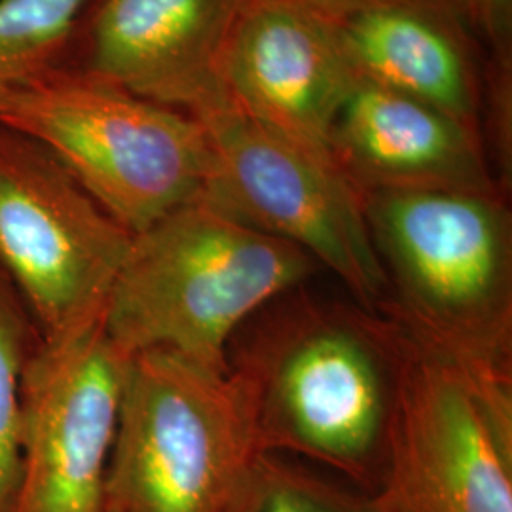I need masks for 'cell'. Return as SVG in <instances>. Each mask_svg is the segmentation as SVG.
<instances>
[{
  "label": "cell",
  "instance_id": "obj_6",
  "mask_svg": "<svg viewBox=\"0 0 512 512\" xmlns=\"http://www.w3.org/2000/svg\"><path fill=\"white\" fill-rule=\"evenodd\" d=\"M131 241L48 148L0 120V272L40 342L103 319Z\"/></svg>",
  "mask_w": 512,
  "mask_h": 512
},
{
  "label": "cell",
  "instance_id": "obj_1",
  "mask_svg": "<svg viewBox=\"0 0 512 512\" xmlns=\"http://www.w3.org/2000/svg\"><path fill=\"white\" fill-rule=\"evenodd\" d=\"M230 353L262 454L310 459L378 494L403 370L404 329L382 311L302 287L256 315Z\"/></svg>",
  "mask_w": 512,
  "mask_h": 512
},
{
  "label": "cell",
  "instance_id": "obj_9",
  "mask_svg": "<svg viewBox=\"0 0 512 512\" xmlns=\"http://www.w3.org/2000/svg\"><path fill=\"white\" fill-rule=\"evenodd\" d=\"M128 355L103 319L44 344L21 391L18 482L6 512H105Z\"/></svg>",
  "mask_w": 512,
  "mask_h": 512
},
{
  "label": "cell",
  "instance_id": "obj_13",
  "mask_svg": "<svg viewBox=\"0 0 512 512\" xmlns=\"http://www.w3.org/2000/svg\"><path fill=\"white\" fill-rule=\"evenodd\" d=\"M334 23L359 82L416 97L480 128L473 37L444 0H311Z\"/></svg>",
  "mask_w": 512,
  "mask_h": 512
},
{
  "label": "cell",
  "instance_id": "obj_12",
  "mask_svg": "<svg viewBox=\"0 0 512 512\" xmlns=\"http://www.w3.org/2000/svg\"><path fill=\"white\" fill-rule=\"evenodd\" d=\"M334 164L361 194L503 192L482 131L416 97L359 82L330 133Z\"/></svg>",
  "mask_w": 512,
  "mask_h": 512
},
{
  "label": "cell",
  "instance_id": "obj_5",
  "mask_svg": "<svg viewBox=\"0 0 512 512\" xmlns=\"http://www.w3.org/2000/svg\"><path fill=\"white\" fill-rule=\"evenodd\" d=\"M262 450L247 393L169 351L128 359L105 512H228Z\"/></svg>",
  "mask_w": 512,
  "mask_h": 512
},
{
  "label": "cell",
  "instance_id": "obj_17",
  "mask_svg": "<svg viewBox=\"0 0 512 512\" xmlns=\"http://www.w3.org/2000/svg\"><path fill=\"white\" fill-rule=\"evenodd\" d=\"M488 59L512 61V0H444Z\"/></svg>",
  "mask_w": 512,
  "mask_h": 512
},
{
  "label": "cell",
  "instance_id": "obj_3",
  "mask_svg": "<svg viewBox=\"0 0 512 512\" xmlns=\"http://www.w3.org/2000/svg\"><path fill=\"white\" fill-rule=\"evenodd\" d=\"M384 268L382 313L476 380L512 387V219L507 194H361Z\"/></svg>",
  "mask_w": 512,
  "mask_h": 512
},
{
  "label": "cell",
  "instance_id": "obj_10",
  "mask_svg": "<svg viewBox=\"0 0 512 512\" xmlns=\"http://www.w3.org/2000/svg\"><path fill=\"white\" fill-rule=\"evenodd\" d=\"M357 84L334 23L311 0L241 2L220 63L226 105L332 160L330 133Z\"/></svg>",
  "mask_w": 512,
  "mask_h": 512
},
{
  "label": "cell",
  "instance_id": "obj_8",
  "mask_svg": "<svg viewBox=\"0 0 512 512\" xmlns=\"http://www.w3.org/2000/svg\"><path fill=\"white\" fill-rule=\"evenodd\" d=\"M376 495L387 512H512V387L476 380L404 329Z\"/></svg>",
  "mask_w": 512,
  "mask_h": 512
},
{
  "label": "cell",
  "instance_id": "obj_16",
  "mask_svg": "<svg viewBox=\"0 0 512 512\" xmlns=\"http://www.w3.org/2000/svg\"><path fill=\"white\" fill-rule=\"evenodd\" d=\"M40 336L14 285L0 272V512L18 482L21 391Z\"/></svg>",
  "mask_w": 512,
  "mask_h": 512
},
{
  "label": "cell",
  "instance_id": "obj_4",
  "mask_svg": "<svg viewBox=\"0 0 512 512\" xmlns=\"http://www.w3.org/2000/svg\"><path fill=\"white\" fill-rule=\"evenodd\" d=\"M0 120L48 148L131 236L203 196L211 150L183 110L55 65L27 82Z\"/></svg>",
  "mask_w": 512,
  "mask_h": 512
},
{
  "label": "cell",
  "instance_id": "obj_15",
  "mask_svg": "<svg viewBox=\"0 0 512 512\" xmlns=\"http://www.w3.org/2000/svg\"><path fill=\"white\" fill-rule=\"evenodd\" d=\"M228 512H387L376 494L342 486L287 456L262 454Z\"/></svg>",
  "mask_w": 512,
  "mask_h": 512
},
{
  "label": "cell",
  "instance_id": "obj_11",
  "mask_svg": "<svg viewBox=\"0 0 512 512\" xmlns=\"http://www.w3.org/2000/svg\"><path fill=\"white\" fill-rule=\"evenodd\" d=\"M243 0H86L61 67L198 116L224 105L220 63Z\"/></svg>",
  "mask_w": 512,
  "mask_h": 512
},
{
  "label": "cell",
  "instance_id": "obj_7",
  "mask_svg": "<svg viewBox=\"0 0 512 512\" xmlns=\"http://www.w3.org/2000/svg\"><path fill=\"white\" fill-rule=\"evenodd\" d=\"M196 118L211 150L203 198L258 230L293 243L348 289L355 304L380 311L384 268L359 192L329 158L220 105Z\"/></svg>",
  "mask_w": 512,
  "mask_h": 512
},
{
  "label": "cell",
  "instance_id": "obj_14",
  "mask_svg": "<svg viewBox=\"0 0 512 512\" xmlns=\"http://www.w3.org/2000/svg\"><path fill=\"white\" fill-rule=\"evenodd\" d=\"M86 0H0V110L38 74L61 63Z\"/></svg>",
  "mask_w": 512,
  "mask_h": 512
},
{
  "label": "cell",
  "instance_id": "obj_2",
  "mask_svg": "<svg viewBox=\"0 0 512 512\" xmlns=\"http://www.w3.org/2000/svg\"><path fill=\"white\" fill-rule=\"evenodd\" d=\"M317 270L293 243L200 196L133 236L103 327L128 357L162 349L226 374L239 332Z\"/></svg>",
  "mask_w": 512,
  "mask_h": 512
}]
</instances>
